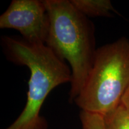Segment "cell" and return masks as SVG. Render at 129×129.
<instances>
[{
  "mask_svg": "<svg viewBox=\"0 0 129 129\" xmlns=\"http://www.w3.org/2000/svg\"><path fill=\"white\" fill-rule=\"evenodd\" d=\"M1 42L8 60L26 66L30 72L25 108L5 129H47L46 119L40 115L42 106L54 88L71 83V69L46 44H30L23 38L10 36L2 37Z\"/></svg>",
  "mask_w": 129,
  "mask_h": 129,
  "instance_id": "6da1fadb",
  "label": "cell"
},
{
  "mask_svg": "<svg viewBox=\"0 0 129 129\" xmlns=\"http://www.w3.org/2000/svg\"><path fill=\"white\" fill-rule=\"evenodd\" d=\"M50 18L46 45L72 71L69 99L80 94L93 63L97 49L94 24L68 0H44Z\"/></svg>",
  "mask_w": 129,
  "mask_h": 129,
  "instance_id": "7a4b0ae2",
  "label": "cell"
},
{
  "mask_svg": "<svg viewBox=\"0 0 129 129\" xmlns=\"http://www.w3.org/2000/svg\"><path fill=\"white\" fill-rule=\"evenodd\" d=\"M129 87V40L121 37L97 48L94 63L80 94L81 111L104 116L121 104Z\"/></svg>",
  "mask_w": 129,
  "mask_h": 129,
  "instance_id": "3957f363",
  "label": "cell"
},
{
  "mask_svg": "<svg viewBox=\"0 0 129 129\" xmlns=\"http://www.w3.org/2000/svg\"><path fill=\"white\" fill-rule=\"evenodd\" d=\"M0 28L17 30L30 44H46L50 18L44 1H12L0 16Z\"/></svg>",
  "mask_w": 129,
  "mask_h": 129,
  "instance_id": "277c9868",
  "label": "cell"
},
{
  "mask_svg": "<svg viewBox=\"0 0 129 129\" xmlns=\"http://www.w3.org/2000/svg\"><path fill=\"white\" fill-rule=\"evenodd\" d=\"M72 4L86 17H110L117 13L109 0H71Z\"/></svg>",
  "mask_w": 129,
  "mask_h": 129,
  "instance_id": "5b68a950",
  "label": "cell"
},
{
  "mask_svg": "<svg viewBox=\"0 0 129 129\" xmlns=\"http://www.w3.org/2000/svg\"><path fill=\"white\" fill-rule=\"evenodd\" d=\"M104 117L105 129H129V113L121 103Z\"/></svg>",
  "mask_w": 129,
  "mask_h": 129,
  "instance_id": "8992f818",
  "label": "cell"
},
{
  "mask_svg": "<svg viewBox=\"0 0 129 129\" xmlns=\"http://www.w3.org/2000/svg\"><path fill=\"white\" fill-rule=\"evenodd\" d=\"M83 129H105L104 116L81 111L80 114Z\"/></svg>",
  "mask_w": 129,
  "mask_h": 129,
  "instance_id": "52a82bcc",
  "label": "cell"
},
{
  "mask_svg": "<svg viewBox=\"0 0 129 129\" xmlns=\"http://www.w3.org/2000/svg\"><path fill=\"white\" fill-rule=\"evenodd\" d=\"M121 103L124 106L125 109H127L129 113V87L127 90V91H125L124 96H122Z\"/></svg>",
  "mask_w": 129,
  "mask_h": 129,
  "instance_id": "ba28073f",
  "label": "cell"
}]
</instances>
